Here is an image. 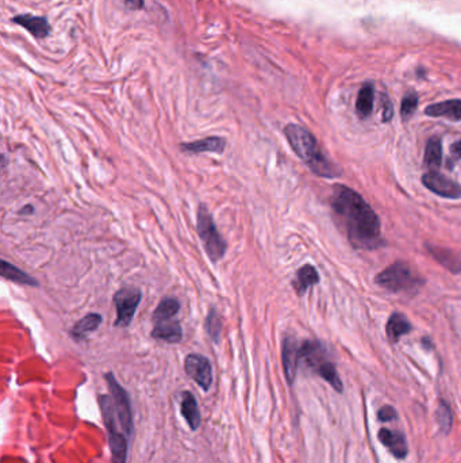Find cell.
Returning a JSON list of instances; mask_svg holds the SVG:
<instances>
[{"mask_svg":"<svg viewBox=\"0 0 461 463\" xmlns=\"http://www.w3.org/2000/svg\"><path fill=\"white\" fill-rule=\"evenodd\" d=\"M318 282H319V275L317 268L311 265H305L296 271L295 278L292 281V286L299 295H303L308 291V287L314 286Z\"/></svg>","mask_w":461,"mask_h":463,"instance_id":"cell-19","label":"cell"},{"mask_svg":"<svg viewBox=\"0 0 461 463\" xmlns=\"http://www.w3.org/2000/svg\"><path fill=\"white\" fill-rule=\"evenodd\" d=\"M126 4L132 10H139L144 7V0H126Z\"/></svg>","mask_w":461,"mask_h":463,"instance_id":"cell-31","label":"cell"},{"mask_svg":"<svg viewBox=\"0 0 461 463\" xmlns=\"http://www.w3.org/2000/svg\"><path fill=\"white\" fill-rule=\"evenodd\" d=\"M426 251L430 253V256L439 262V265L445 267L453 274H460L461 272V252L453 251L451 248H442L439 245L433 244H425Z\"/></svg>","mask_w":461,"mask_h":463,"instance_id":"cell-12","label":"cell"},{"mask_svg":"<svg viewBox=\"0 0 461 463\" xmlns=\"http://www.w3.org/2000/svg\"><path fill=\"white\" fill-rule=\"evenodd\" d=\"M374 86L370 84V83L364 84L360 89L357 101H356V111H357V115L360 118L365 119L372 114V110H374Z\"/></svg>","mask_w":461,"mask_h":463,"instance_id":"cell-22","label":"cell"},{"mask_svg":"<svg viewBox=\"0 0 461 463\" xmlns=\"http://www.w3.org/2000/svg\"><path fill=\"white\" fill-rule=\"evenodd\" d=\"M395 418L396 411L393 406H390V405L383 406L379 411V413H377V419L380 420V421H391V420H394Z\"/></svg>","mask_w":461,"mask_h":463,"instance_id":"cell-30","label":"cell"},{"mask_svg":"<svg viewBox=\"0 0 461 463\" xmlns=\"http://www.w3.org/2000/svg\"><path fill=\"white\" fill-rule=\"evenodd\" d=\"M282 359H283V367L285 374L289 385L295 382L298 366L301 363V344L294 339L287 336L283 340L282 347Z\"/></svg>","mask_w":461,"mask_h":463,"instance_id":"cell-11","label":"cell"},{"mask_svg":"<svg viewBox=\"0 0 461 463\" xmlns=\"http://www.w3.org/2000/svg\"><path fill=\"white\" fill-rule=\"evenodd\" d=\"M423 186L439 197L446 199L461 198V184L437 171H429L422 177Z\"/></svg>","mask_w":461,"mask_h":463,"instance_id":"cell-10","label":"cell"},{"mask_svg":"<svg viewBox=\"0 0 461 463\" xmlns=\"http://www.w3.org/2000/svg\"><path fill=\"white\" fill-rule=\"evenodd\" d=\"M331 213L338 229L348 237L354 249L374 251L384 245L381 225L370 203L347 186H334Z\"/></svg>","mask_w":461,"mask_h":463,"instance_id":"cell-1","label":"cell"},{"mask_svg":"<svg viewBox=\"0 0 461 463\" xmlns=\"http://www.w3.org/2000/svg\"><path fill=\"white\" fill-rule=\"evenodd\" d=\"M429 117H445L451 121H461V99H451L430 105L425 109Z\"/></svg>","mask_w":461,"mask_h":463,"instance_id":"cell-18","label":"cell"},{"mask_svg":"<svg viewBox=\"0 0 461 463\" xmlns=\"http://www.w3.org/2000/svg\"><path fill=\"white\" fill-rule=\"evenodd\" d=\"M437 422H439V429L444 434H449L452 429V421H453V416H452V411L451 406L444 401L439 399V408H437Z\"/></svg>","mask_w":461,"mask_h":463,"instance_id":"cell-27","label":"cell"},{"mask_svg":"<svg viewBox=\"0 0 461 463\" xmlns=\"http://www.w3.org/2000/svg\"><path fill=\"white\" fill-rule=\"evenodd\" d=\"M225 148H226V140L217 135L206 137L192 142H183L180 145V149L187 154H204V152L223 154Z\"/></svg>","mask_w":461,"mask_h":463,"instance_id":"cell-13","label":"cell"},{"mask_svg":"<svg viewBox=\"0 0 461 463\" xmlns=\"http://www.w3.org/2000/svg\"><path fill=\"white\" fill-rule=\"evenodd\" d=\"M285 134L292 151L306 163L312 174L325 179H334L342 174V171L322 154L315 137L308 129L289 124L285 128Z\"/></svg>","mask_w":461,"mask_h":463,"instance_id":"cell-2","label":"cell"},{"mask_svg":"<svg viewBox=\"0 0 461 463\" xmlns=\"http://www.w3.org/2000/svg\"><path fill=\"white\" fill-rule=\"evenodd\" d=\"M184 370L204 392H207L211 388L213 366L206 356L200 353H190L184 360Z\"/></svg>","mask_w":461,"mask_h":463,"instance_id":"cell-9","label":"cell"},{"mask_svg":"<svg viewBox=\"0 0 461 463\" xmlns=\"http://www.w3.org/2000/svg\"><path fill=\"white\" fill-rule=\"evenodd\" d=\"M380 443L395 457L398 460H403L406 458L409 448H407V443H406V438L403 434L400 432H394L390 431L387 428H381L379 431L377 435Z\"/></svg>","mask_w":461,"mask_h":463,"instance_id":"cell-14","label":"cell"},{"mask_svg":"<svg viewBox=\"0 0 461 463\" xmlns=\"http://www.w3.org/2000/svg\"><path fill=\"white\" fill-rule=\"evenodd\" d=\"M13 22L21 24L26 30L30 31L36 38H45L50 33V24L44 17H36V15H18L13 20Z\"/></svg>","mask_w":461,"mask_h":463,"instance_id":"cell-17","label":"cell"},{"mask_svg":"<svg viewBox=\"0 0 461 463\" xmlns=\"http://www.w3.org/2000/svg\"><path fill=\"white\" fill-rule=\"evenodd\" d=\"M375 282L379 286L394 293L411 291L425 285V279L421 278L409 263L402 260H398L381 272H379L375 278Z\"/></svg>","mask_w":461,"mask_h":463,"instance_id":"cell-4","label":"cell"},{"mask_svg":"<svg viewBox=\"0 0 461 463\" xmlns=\"http://www.w3.org/2000/svg\"><path fill=\"white\" fill-rule=\"evenodd\" d=\"M141 298V290H138L137 287H122L114 294L112 301L116 310V320L114 325L116 328H128L132 324Z\"/></svg>","mask_w":461,"mask_h":463,"instance_id":"cell-7","label":"cell"},{"mask_svg":"<svg viewBox=\"0 0 461 463\" xmlns=\"http://www.w3.org/2000/svg\"><path fill=\"white\" fill-rule=\"evenodd\" d=\"M99 404L102 409V416L107 428L110 441L111 461L112 463H126L128 461V436L125 432L119 431L118 418L115 413L112 398L100 396Z\"/></svg>","mask_w":461,"mask_h":463,"instance_id":"cell-6","label":"cell"},{"mask_svg":"<svg viewBox=\"0 0 461 463\" xmlns=\"http://www.w3.org/2000/svg\"><path fill=\"white\" fill-rule=\"evenodd\" d=\"M1 277L6 279H10L15 284H21V285H27V286L37 287L38 282L30 277L29 274H26L22 270H20L18 267H15L6 260H1Z\"/></svg>","mask_w":461,"mask_h":463,"instance_id":"cell-23","label":"cell"},{"mask_svg":"<svg viewBox=\"0 0 461 463\" xmlns=\"http://www.w3.org/2000/svg\"><path fill=\"white\" fill-rule=\"evenodd\" d=\"M197 230L199 237L206 249L207 256L213 263L220 262L226 253L227 245L216 226L213 216L210 214L206 205H200L197 213Z\"/></svg>","mask_w":461,"mask_h":463,"instance_id":"cell-5","label":"cell"},{"mask_svg":"<svg viewBox=\"0 0 461 463\" xmlns=\"http://www.w3.org/2000/svg\"><path fill=\"white\" fill-rule=\"evenodd\" d=\"M153 330H152V337L157 340H163L165 343H180L183 339V331L179 324V321L174 320H167V321H158L153 323Z\"/></svg>","mask_w":461,"mask_h":463,"instance_id":"cell-15","label":"cell"},{"mask_svg":"<svg viewBox=\"0 0 461 463\" xmlns=\"http://www.w3.org/2000/svg\"><path fill=\"white\" fill-rule=\"evenodd\" d=\"M106 382L110 389L111 398L114 402L115 413L118 421L121 424L122 431L126 434V436H132L133 434V413L132 404H130V397L128 392L118 383L115 376L112 373H107L105 375Z\"/></svg>","mask_w":461,"mask_h":463,"instance_id":"cell-8","label":"cell"},{"mask_svg":"<svg viewBox=\"0 0 461 463\" xmlns=\"http://www.w3.org/2000/svg\"><path fill=\"white\" fill-rule=\"evenodd\" d=\"M102 316L98 314V313H89L86 317H83L80 321H77L72 331H70V336L77 340V341H82L87 337L89 333L96 331L100 325H102Z\"/></svg>","mask_w":461,"mask_h":463,"instance_id":"cell-21","label":"cell"},{"mask_svg":"<svg viewBox=\"0 0 461 463\" xmlns=\"http://www.w3.org/2000/svg\"><path fill=\"white\" fill-rule=\"evenodd\" d=\"M418 108V95L414 91H409L405 98L402 99V105H400V115L402 119L406 121L409 119Z\"/></svg>","mask_w":461,"mask_h":463,"instance_id":"cell-28","label":"cell"},{"mask_svg":"<svg viewBox=\"0 0 461 463\" xmlns=\"http://www.w3.org/2000/svg\"><path fill=\"white\" fill-rule=\"evenodd\" d=\"M301 362H303L315 374L322 376L335 392L341 393L344 390L337 369L328 360L326 350L319 341L308 340L301 344Z\"/></svg>","mask_w":461,"mask_h":463,"instance_id":"cell-3","label":"cell"},{"mask_svg":"<svg viewBox=\"0 0 461 463\" xmlns=\"http://www.w3.org/2000/svg\"><path fill=\"white\" fill-rule=\"evenodd\" d=\"M413 330L407 317L402 313H393L387 321L386 332L391 343H398L403 335L410 333Z\"/></svg>","mask_w":461,"mask_h":463,"instance_id":"cell-20","label":"cell"},{"mask_svg":"<svg viewBox=\"0 0 461 463\" xmlns=\"http://www.w3.org/2000/svg\"><path fill=\"white\" fill-rule=\"evenodd\" d=\"M451 152L455 157H461V140L456 141L452 147H451Z\"/></svg>","mask_w":461,"mask_h":463,"instance_id":"cell-32","label":"cell"},{"mask_svg":"<svg viewBox=\"0 0 461 463\" xmlns=\"http://www.w3.org/2000/svg\"><path fill=\"white\" fill-rule=\"evenodd\" d=\"M204 328L210 339L214 343H220V332H222V320H220V313L216 309H211L206 317Z\"/></svg>","mask_w":461,"mask_h":463,"instance_id":"cell-26","label":"cell"},{"mask_svg":"<svg viewBox=\"0 0 461 463\" xmlns=\"http://www.w3.org/2000/svg\"><path fill=\"white\" fill-rule=\"evenodd\" d=\"M394 117V108H393V103L390 101V98L387 95L383 96V115H381V119L383 122H390Z\"/></svg>","mask_w":461,"mask_h":463,"instance_id":"cell-29","label":"cell"},{"mask_svg":"<svg viewBox=\"0 0 461 463\" xmlns=\"http://www.w3.org/2000/svg\"><path fill=\"white\" fill-rule=\"evenodd\" d=\"M181 415L187 421L188 427L192 431H197L202 422V415L199 411L198 401L191 392H184L181 395V402H180Z\"/></svg>","mask_w":461,"mask_h":463,"instance_id":"cell-16","label":"cell"},{"mask_svg":"<svg viewBox=\"0 0 461 463\" xmlns=\"http://www.w3.org/2000/svg\"><path fill=\"white\" fill-rule=\"evenodd\" d=\"M442 163V144L439 137L429 138L425 149V164L430 168H437Z\"/></svg>","mask_w":461,"mask_h":463,"instance_id":"cell-25","label":"cell"},{"mask_svg":"<svg viewBox=\"0 0 461 463\" xmlns=\"http://www.w3.org/2000/svg\"><path fill=\"white\" fill-rule=\"evenodd\" d=\"M180 310V302L176 298H164L154 310L152 320L153 323L174 320Z\"/></svg>","mask_w":461,"mask_h":463,"instance_id":"cell-24","label":"cell"}]
</instances>
